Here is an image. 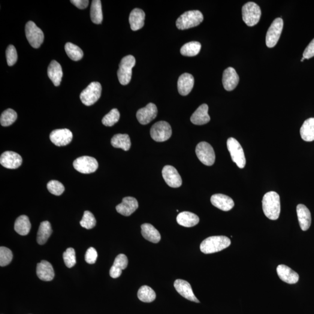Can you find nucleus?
<instances>
[{"instance_id": "obj_1", "label": "nucleus", "mask_w": 314, "mask_h": 314, "mask_svg": "<svg viewBox=\"0 0 314 314\" xmlns=\"http://www.w3.org/2000/svg\"><path fill=\"white\" fill-rule=\"evenodd\" d=\"M262 209L268 218L276 220L280 213V197L275 192H270L264 196L262 201Z\"/></svg>"}, {"instance_id": "obj_2", "label": "nucleus", "mask_w": 314, "mask_h": 314, "mask_svg": "<svg viewBox=\"0 0 314 314\" xmlns=\"http://www.w3.org/2000/svg\"><path fill=\"white\" fill-rule=\"evenodd\" d=\"M231 240L224 236H216L205 238L200 244V250L204 254L222 251L231 245Z\"/></svg>"}, {"instance_id": "obj_3", "label": "nucleus", "mask_w": 314, "mask_h": 314, "mask_svg": "<svg viewBox=\"0 0 314 314\" xmlns=\"http://www.w3.org/2000/svg\"><path fill=\"white\" fill-rule=\"evenodd\" d=\"M204 17L197 10L185 12L177 20L176 25L179 30H186L197 26L203 22Z\"/></svg>"}, {"instance_id": "obj_4", "label": "nucleus", "mask_w": 314, "mask_h": 314, "mask_svg": "<svg viewBox=\"0 0 314 314\" xmlns=\"http://www.w3.org/2000/svg\"><path fill=\"white\" fill-rule=\"evenodd\" d=\"M136 64V59L134 56H127L122 59L118 71V78L120 84L127 85L131 80L132 69Z\"/></svg>"}, {"instance_id": "obj_5", "label": "nucleus", "mask_w": 314, "mask_h": 314, "mask_svg": "<svg viewBox=\"0 0 314 314\" xmlns=\"http://www.w3.org/2000/svg\"><path fill=\"white\" fill-rule=\"evenodd\" d=\"M101 84L98 81H93L81 92L80 98L82 103L86 106H90L96 103L101 95Z\"/></svg>"}, {"instance_id": "obj_6", "label": "nucleus", "mask_w": 314, "mask_h": 314, "mask_svg": "<svg viewBox=\"0 0 314 314\" xmlns=\"http://www.w3.org/2000/svg\"><path fill=\"white\" fill-rule=\"evenodd\" d=\"M261 11L260 7L255 2H249L243 5L242 8L243 20L247 26H254L256 25L260 20Z\"/></svg>"}, {"instance_id": "obj_7", "label": "nucleus", "mask_w": 314, "mask_h": 314, "mask_svg": "<svg viewBox=\"0 0 314 314\" xmlns=\"http://www.w3.org/2000/svg\"><path fill=\"white\" fill-rule=\"evenodd\" d=\"M227 147L233 161L239 168H243L246 165V158L243 148L238 141L234 137L229 138Z\"/></svg>"}, {"instance_id": "obj_8", "label": "nucleus", "mask_w": 314, "mask_h": 314, "mask_svg": "<svg viewBox=\"0 0 314 314\" xmlns=\"http://www.w3.org/2000/svg\"><path fill=\"white\" fill-rule=\"evenodd\" d=\"M25 33L29 44L33 48H38L43 43L44 35L43 31L32 21H29L26 23Z\"/></svg>"}, {"instance_id": "obj_9", "label": "nucleus", "mask_w": 314, "mask_h": 314, "mask_svg": "<svg viewBox=\"0 0 314 314\" xmlns=\"http://www.w3.org/2000/svg\"><path fill=\"white\" fill-rule=\"evenodd\" d=\"M196 153L198 159L205 165L211 166L215 162V152L213 147L207 142L198 143L196 146Z\"/></svg>"}, {"instance_id": "obj_10", "label": "nucleus", "mask_w": 314, "mask_h": 314, "mask_svg": "<svg viewBox=\"0 0 314 314\" xmlns=\"http://www.w3.org/2000/svg\"><path fill=\"white\" fill-rule=\"evenodd\" d=\"M151 137L157 142L167 141L171 137V126L167 122L159 121L154 124L150 130Z\"/></svg>"}, {"instance_id": "obj_11", "label": "nucleus", "mask_w": 314, "mask_h": 314, "mask_svg": "<svg viewBox=\"0 0 314 314\" xmlns=\"http://www.w3.org/2000/svg\"><path fill=\"white\" fill-rule=\"evenodd\" d=\"M73 165L75 170L84 174L95 173L98 167V161L89 156H82L75 159Z\"/></svg>"}, {"instance_id": "obj_12", "label": "nucleus", "mask_w": 314, "mask_h": 314, "mask_svg": "<svg viewBox=\"0 0 314 314\" xmlns=\"http://www.w3.org/2000/svg\"><path fill=\"white\" fill-rule=\"evenodd\" d=\"M283 28V20L281 18H277L273 21L268 30L266 36V44L269 48L276 46L281 35Z\"/></svg>"}, {"instance_id": "obj_13", "label": "nucleus", "mask_w": 314, "mask_h": 314, "mask_svg": "<svg viewBox=\"0 0 314 314\" xmlns=\"http://www.w3.org/2000/svg\"><path fill=\"white\" fill-rule=\"evenodd\" d=\"M50 140L57 146H65L71 143L73 134L70 130L61 129L54 130L50 135Z\"/></svg>"}, {"instance_id": "obj_14", "label": "nucleus", "mask_w": 314, "mask_h": 314, "mask_svg": "<svg viewBox=\"0 0 314 314\" xmlns=\"http://www.w3.org/2000/svg\"><path fill=\"white\" fill-rule=\"evenodd\" d=\"M163 178L165 182L171 188H177L182 185V180L177 169L173 166L166 165L162 171Z\"/></svg>"}, {"instance_id": "obj_15", "label": "nucleus", "mask_w": 314, "mask_h": 314, "mask_svg": "<svg viewBox=\"0 0 314 314\" xmlns=\"http://www.w3.org/2000/svg\"><path fill=\"white\" fill-rule=\"evenodd\" d=\"M157 113L158 110L156 105L153 103H149L146 107L137 111V119L140 124L147 125L156 118Z\"/></svg>"}, {"instance_id": "obj_16", "label": "nucleus", "mask_w": 314, "mask_h": 314, "mask_svg": "<svg viewBox=\"0 0 314 314\" xmlns=\"http://www.w3.org/2000/svg\"><path fill=\"white\" fill-rule=\"evenodd\" d=\"M22 163V157L16 152H5L0 157V164L2 167L11 170L19 168Z\"/></svg>"}, {"instance_id": "obj_17", "label": "nucleus", "mask_w": 314, "mask_h": 314, "mask_svg": "<svg viewBox=\"0 0 314 314\" xmlns=\"http://www.w3.org/2000/svg\"><path fill=\"white\" fill-rule=\"evenodd\" d=\"M239 77L234 68L226 69L223 73L222 84L227 91H232L237 86Z\"/></svg>"}, {"instance_id": "obj_18", "label": "nucleus", "mask_w": 314, "mask_h": 314, "mask_svg": "<svg viewBox=\"0 0 314 314\" xmlns=\"http://www.w3.org/2000/svg\"><path fill=\"white\" fill-rule=\"evenodd\" d=\"M174 287L178 294L182 296L185 297L190 301L196 302V303H200L197 297L195 296L194 293L193 292L191 285L190 284L182 279H177L174 283Z\"/></svg>"}, {"instance_id": "obj_19", "label": "nucleus", "mask_w": 314, "mask_h": 314, "mask_svg": "<svg viewBox=\"0 0 314 314\" xmlns=\"http://www.w3.org/2000/svg\"><path fill=\"white\" fill-rule=\"evenodd\" d=\"M138 207V202L134 197H126L123 198L121 203L116 207L117 212L125 216H128L135 212Z\"/></svg>"}, {"instance_id": "obj_20", "label": "nucleus", "mask_w": 314, "mask_h": 314, "mask_svg": "<svg viewBox=\"0 0 314 314\" xmlns=\"http://www.w3.org/2000/svg\"><path fill=\"white\" fill-rule=\"evenodd\" d=\"M195 84L193 75L185 73L181 75L177 81V89L180 95L185 96L191 92Z\"/></svg>"}, {"instance_id": "obj_21", "label": "nucleus", "mask_w": 314, "mask_h": 314, "mask_svg": "<svg viewBox=\"0 0 314 314\" xmlns=\"http://www.w3.org/2000/svg\"><path fill=\"white\" fill-rule=\"evenodd\" d=\"M36 273L39 279L46 282L51 281L55 276L52 265L46 260L38 264Z\"/></svg>"}, {"instance_id": "obj_22", "label": "nucleus", "mask_w": 314, "mask_h": 314, "mask_svg": "<svg viewBox=\"0 0 314 314\" xmlns=\"http://www.w3.org/2000/svg\"><path fill=\"white\" fill-rule=\"evenodd\" d=\"M211 202L214 206L223 211H230L235 205L234 201L231 197L222 194H216L212 196Z\"/></svg>"}, {"instance_id": "obj_23", "label": "nucleus", "mask_w": 314, "mask_h": 314, "mask_svg": "<svg viewBox=\"0 0 314 314\" xmlns=\"http://www.w3.org/2000/svg\"><path fill=\"white\" fill-rule=\"evenodd\" d=\"M276 271L277 275L283 282L288 284H295L298 281V274L285 265H279L277 267Z\"/></svg>"}, {"instance_id": "obj_24", "label": "nucleus", "mask_w": 314, "mask_h": 314, "mask_svg": "<svg viewBox=\"0 0 314 314\" xmlns=\"http://www.w3.org/2000/svg\"><path fill=\"white\" fill-rule=\"evenodd\" d=\"M208 106L206 104L200 105L193 114L190 120L193 124L203 125L210 121V117L208 115Z\"/></svg>"}, {"instance_id": "obj_25", "label": "nucleus", "mask_w": 314, "mask_h": 314, "mask_svg": "<svg viewBox=\"0 0 314 314\" xmlns=\"http://www.w3.org/2000/svg\"><path fill=\"white\" fill-rule=\"evenodd\" d=\"M297 214L299 224L303 231L309 229L312 223V216L308 208L303 204H298L297 206Z\"/></svg>"}, {"instance_id": "obj_26", "label": "nucleus", "mask_w": 314, "mask_h": 314, "mask_svg": "<svg viewBox=\"0 0 314 314\" xmlns=\"http://www.w3.org/2000/svg\"><path fill=\"white\" fill-rule=\"evenodd\" d=\"M144 12L139 8H135L130 14L129 23L132 31H137L144 25Z\"/></svg>"}, {"instance_id": "obj_27", "label": "nucleus", "mask_w": 314, "mask_h": 314, "mask_svg": "<svg viewBox=\"0 0 314 314\" xmlns=\"http://www.w3.org/2000/svg\"><path fill=\"white\" fill-rule=\"evenodd\" d=\"M48 76L56 86H59L63 76V72L61 65L58 62L53 60L48 66Z\"/></svg>"}, {"instance_id": "obj_28", "label": "nucleus", "mask_w": 314, "mask_h": 314, "mask_svg": "<svg viewBox=\"0 0 314 314\" xmlns=\"http://www.w3.org/2000/svg\"><path fill=\"white\" fill-rule=\"evenodd\" d=\"M178 224L186 228H191L197 225L200 221L199 217L195 214L184 211L178 214L177 218Z\"/></svg>"}, {"instance_id": "obj_29", "label": "nucleus", "mask_w": 314, "mask_h": 314, "mask_svg": "<svg viewBox=\"0 0 314 314\" xmlns=\"http://www.w3.org/2000/svg\"><path fill=\"white\" fill-rule=\"evenodd\" d=\"M141 235L150 242L158 243L161 240V235L158 231L150 223H144L141 226Z\"/></svg>"}, {"instance_id": "obj_30", "label": "nucleus", "mask_w": 314, "mask_h": 314, "mask_svg": "<svg viewBox=\"0 0 314 314\" xmlns=\"http://www.w3.org/2000/svg\"><path fill=\"white\" fill-rule=\"evenodd\" d=\"M300 135L304 141L314 140V118L305 120L300 129Z\"/></svg>"}, {"instance_id": "obj_31", "label": "nucleus", "mask_w": 314, "mask_h": 314, "mask_svg": "<svg viewBox=\"0 0 314 314\" xmlns=\"http://www.w3.org/2000/svg\"><path fill=\"white\" fill-rule=\"evenodd\" d=\"M14 229L21 236L28 235L31 229V223L28 217L25 215L18 217L15 222Z\"/></svg>"}, {"instance_id": "obj_32", "label": "nucleus", "mask_w": 314, "mask_h": 314, "mask_svg": "<svg viewBox=\"0 0 314 314\" xmlns=\"http://www.w3.org/2000/svg\"><path fill=\"white\" fill-rule=\"evenodd\" d=\"M111 143L112 146L118 149H122L124 151H128L131 147V138L127 134H117L112 138Z\"/></svg>"}, {"instance_id": "obj_33", "label": "nucleus", "mask_w": 314, "mask_h": 314, "mask_svg": "<svg viewBox=\"0 0 314 314\" xmlns=\"http://www.w3.org/2000/svg\"><path fill=\"white\" fill-rule=\"evenodd\" d=\"M52 232L53 230L50 223L48 221L42 222L39 226L38 232V243L40 245H43L46 243L51 235L52 234Z\"/></svg>"}, {"instance_id": "obj_34", "label": "nucleus", "mask_w": 314, "mask_h": 314, "mask_svg": "<svg viewBox=\"0 0 314 314\" xmlns=\"http://www.w3.org/2000/svg\"><path fill=\"white\" fill-rule=\"evenodd\" d=\"M90 18L92 21L95 24H101L103 16H102L101 1L99 0H93L90 8Z\"/></svg>"}, {"instance_id": "obj_35", "label": "nucleus", "mask_w": 314, "mask_h": 314, "mask_svg": "<svg viewBox=\"0 0 314 314\" xmlns=\"http://www.w3.org/2000/svg\"><path fill=\"white\" fill-rule=\"evenodd\" d=\"M201 44L198 41H191L184 44L181 48L180 53L186 57H194L200 53Z\"/></svg>"}, {"instance_id": "obj_36", "label": "nucleus", "mask_w": 314, "mask_h": 314, "mask_svg": "<svg viewBox=\"0 0 314 314\" xmlns=\"http://www.w3.org/2000/svg\"><path fill=\"white\" fill-rule=\"evenodd\" d=\"M138 299L144 303H152L155 300L156 294L154 290L148 286H143L137 293Z\"/></svg>"}, {"instance_id": "obj_37", "label": "nucleus", "mask_w": 314, "mask_h": 314, "mask_svg": "<svg viewBox=\"0 0 314 314\" xmlns=\"http://www.w3.org/2000/svg\"><path fill=\"white\" fill-rule=\"evenodd\" d=\"M65 50L68 56L73 61H79L83 57V52L80 47L71 43L65 44Z\"/></svg>"}, {"instance_id": "obj_38", "label": "nucleus", "mask_w": 314, "mask_h": 314, "mask_svg": "<svg viewBox=\"0 0 314 314\" xmlns=\"http://www.w3.org/2000/svg\"><path fill=\"white\" fill-rule=\"evenodd\" d=\"M17 119V114L16 112L9 108L2 113L1 118H0V123L2 126H8L13 124L16 121Z\"/></svg>"}, {"instance_id": "obj_39", "label": "nucleus", "mask_w": 314, "mask_h": 314, "mask_svg": "<svg viewBox=\"0 0 314 314\" xmlns=\"http://www.w3.org/2000/svg\"><path fill=\"white\" fill-rule=\"evenodd\" d=\"M120 113L116 108H114L102 119V124L105 126H113L119 121Z\"/></svg>"}, {"instance_id": "obj_40", "label": "nucleus", "mask_w": 314, "mask_h": 314, "mask_svg": "<svg viewBox=\"0 0 314 314\" xmlns=\"http://www.w3.org/2000/svg\"><path fill=\"white\" fill-rule=\"evenodd\" d=\"M80 224L83 228L86 229H93L96 225V220L94 215L89 211H84Z\"/></svg>"}, {"instance_id": "obj_41", "label": "nucleus", "mask_w": 314, "mask_h": 314, "mask_svg": "<svg viewBox=\"0 0 314 314\" xmlns=\"http://www.w3.org/2000/svg\"><path fill=\"white\" fill-rule=\"evenodd\" d=\"M13 258V253L10 249L5 247H0V266H7L11 263Z\"/></svg>"}, {"instance_id": "obj_42", "label": "nucleus", "mask_w": 314, "mask_h": 314, "mask_svg": "<svg viewBox=\"0 0 314 314\" xmlns=\"http://www.w3.org/2000/svg\"><path fill=\"white\" fill-rule=\"evenodd\" d=\"M63 261H64L66 266L69 268L75 266L77 263L76 255L74 249L68 248L63 254Z\"/></svg>"}, {"instance_id": "obj_43", "label": "nucleus", "mask_w": 314, "mask_h": 314, "mask_svg": "<svg viewBox=\"0 0 314 314\" xmlns=\"http://www.w3.org/2000/svg\"><path fill=\"white\" fill-rule=\"evenodd\" d=\"M47 189L51 194L60 196L64 192L65 188L59 181L53 180L48 183Z\"/></svg>"}, {"instance_id": "obj_44", "label": "nucleus", "mask_w": 314, "mask_h": 314, "mask_svg": "<svg viewBox=\"0 0 314 314\" xmlns=\"http://www.w3.org/2000/svg\"><path fill=\"white\" fill-rule=\"evenodd\" d=\"M6 57L9 66H13L16 63L18 59V55L16 48L13 45H10L6 50Z\"/></svg>"}, {"instance_id": "obj_45", "label": "nucleus", "mask_w": 314, "mask_h": 314, "mask_svg": "<svg viewBox=\"0 0 314 314\" xmlns=\"http://www.w3.org/2000/svg\"><path fill=\"white\" fill-rule=\"evenodd\" d=\"M128 258H127V256L125 255L120 254V255H117L116 259H115L113 266L119 269V270H123L128 267Z\"/></svg>"}, {"instance_id": "obj_46", "label": "nucleus", "mask_w": 314, "mask_h": 314, "mask_svg": "<svg viewBox=\"0 0 314 314\" xmlns=\"http://www.w3.org/2000/svg\"><path fill=\"white\" fill-rule=\"evenodd\" d=\"M98 256V252L94 247H90L86 253L85 261L89 264H94L96 263Z\"/></svg>"}, {"instance_id": "obj_47", "label": "nucleus", "mask_w": 314, "mask_h": 314, "mask_svg": "<svg viewBox=\"0 0 314 314\" xmlns=\"http://www.w3.org/2000/svg\"><path fill=\"white\" fill-rule=\"evenodd\" d=\"M313 57H314V39L310 42L303 53V57L306 59H312Z\"/></svg>"}, {"instance_id": "obj_48", "label": "nucleus", "mask_w": 314, "mask_h": 314, "mask_svg": "<svg viewBox=\"0 0 314 314\" xmlns=\"http://www.w3.org/2000/svg\"><path fill=\"white\" fill-rule=\"evenodd\" d=\"M71 2L72 4L76 6L77 8L81 9V10H83V9L87 7L89 1L88 0H72Z\"/></svg>"}, {"instance_id": "obj_49", "label": "nucleus", "mask_w": 314, "mask_h": 314, "mask_svg": "<svg viewBox=\"0 0 314 314\" xmlns=\"http://www.w3.org/2000/svg\"><path fill=\"white\" fill-rule=\"evenodd\" d=\"M122 271V270H119V269L112 266L110 271V276L114 279L118 278L121 275Z\"/></svg>"}, {"instance_id": "obj_50", "label": "nucleus", "mask_w": 314, "mask_h": 314, "mask_svg": "<svg viewBox=\"0 0 314 314\" xmlns=\"http://www.w3.org/2000/svg\"><path fill=\"white\" fill-rule=\"evenodd\" d=\"M304 59H305V58H304V57H303V58H302V59H301V61L303 62Z\"/></svg>"}]
</instances>
